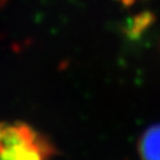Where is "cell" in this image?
I'll return each instance as SVG.
<instances>
[{
    "label": "cell",
    "mask_w": 160,
    "mask_h": 160,
    "mask_svg": "<svg viewBox=\"0 0 160 160\" xmlns=\"http://www.w3.org/2000/svg\"><path fill=\"white\" fill-rule=\"evenodd\" d=\"M5 1H6V0H0V7L5 4Z\"/></svg>",
    "instance_id": "cell-4"
},
{
    "label": "cell",
    "mask_w": 160,
    "mask_h": 160,
    "mask_svg": "<svg viewBox=\"0 0 160 160\" xmlns=\"http://www.w3.org/2000/svg\"><path fill=\"white\" fill-rule=\"evenodd\" d=\"M121 4H123V5H126V6H131L133 5L135 1H138V0H119Z\"/></svg>",
    "instance_id": "cell-3"
},
{
    "label": "cell",
    "mask_w": 160,
    "mask_h": 160,
    "mask_svg": "<svg viewBox=\"0 0 160 160\" xmlns=\"http://www.w3.org/2000/svg\"><path fill=\"white\" fill-rule=\"evenodd\" d=\"M140 160H160V123L148 127L138 145Z\"/></svg>",
    "instance_id": "cell-2"
},
{
    "label": "cell",
    "mask_w": 160,
    "mask_h": 160,
    "mask_svg": "<svg viewBox=\"0 0 160 160\" xmlns=\"http://www.w3.org/2000/svg\"><path fill=\"white\" fill-rule=\"evenodd\" d=\"M56 147L50 139L23 121L0 122V160H51Z\"/></svg>",
    "instance_id": "cell-1"
}]
</instances>
